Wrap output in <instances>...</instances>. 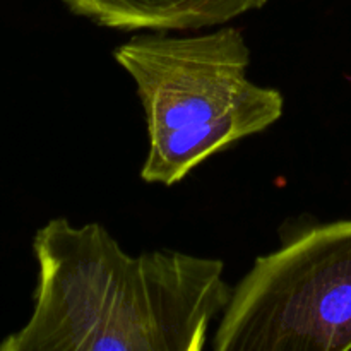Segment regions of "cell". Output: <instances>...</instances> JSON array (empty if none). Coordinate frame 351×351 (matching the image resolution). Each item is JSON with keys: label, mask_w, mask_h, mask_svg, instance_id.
I'll list each match as a JSON object with an SVG mask.
<instances>
[{"label": "cell", "mask_w": 351, "mask_h": 351, "mask_svg": "<svg viewBox=\"0 0 351 351\" xmlns=\"http://www.w3.org/2000/svg\"><path fill=\"white\" fill-rule=\"evenodd\" d=\"M33 252V312L0 351H201L232 297L221 261L132 256L99 223L50 219Z\"/></svg>", "instance_id": "obj_1"}, {"label": "cell", "mask_w": 351, "mask_h": 351, "mask_svg": "<svg viewBox=\"0 0 351 351\" xmlns=\"http://www.w3.org/2000/svg\"><path fill=\"white\" fill-rule=\"evenodd\" d=\"M136 84L147 132L141 178L175 185L195 167L281 119L278 89L249 79L250 48L242 29L136 36L113 50Z\"/></svg>", "instance_id": "obj_2"}, {"label": "cell", "mask_w": 351, "mask_h": 351, "mask_svg": "<svg viewBox=\"0 0 351 351\" xmlns=\"http://www.w3.org/2000/svg\"><path fill=\"white\" fill-rule=\"evenodd\" d=\"M215 351L351 350V219L302 230L233 287Z\"/></svg>", "instance_id": "obj_3"}, {"label": "cell", "mask_w": 351, "mask_h": 351, "mask_svg": "<svg viewBox=\"0 0 351 351\" xmlns=\"http://www.w3.org/2000/svg\"><path fill=\"white\" fill-rule=\"evenodd\" d=\"M269 0H64L77 16L122 31H195L221 26Z\"/></svg>", "instance_id": "obj_4"}]
</instances>
